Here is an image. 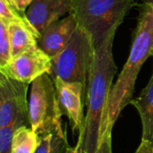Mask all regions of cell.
I'll use <instances>...</instances> for the list:
<instances>
[{
    "label": "cell",
    "mask_w": 153,
    "mask_h": 153,
    "mask_svg": "<svg viewBox=\"0 0 153 153\" xmlns=\"http://www.w3.org/2000/svg\"><path fill=\"white\" fill-rule=\"evenodd\" d=\"M117 28L114 29L96 49L90 74L85 104L87 112L83 134L78 136L76 148L95 153L102 133L108 125V99L117 67L113 56V43Z\"/></svg>",
    "instance_id": "obj_1"
},
{
    "label": "cell",
    "mask_w": 153,
    "mask_h": 153,
    "mask_svg": "<svg viewBox=\"0 0 153 153\" xmlns=\"http://www.w3.org/2000/svg\"><path fill=\"white\" fill-rule=\"evenodd\" d=\"M133 36L131 50L108 99V122L115 126L122 110L130 104L139 72L153 49V6L143 2Z\"/></svg>",
    "instance_id": "obj_2"
},
{
    "label": "cell",
    "mask_w": 153,
    "mask_h": 153,
    "mask_svg": "<svg viewBox=\"0 0 153 153\" xmlns=\"http://www.w3.org/2000/svg\"><path fill=\"white\" fill-rule=\"evenodd\" d=\"M135 3L136 0H73L72 13L98 49L108 35L122 24Z\"/></svg>",
    "instance_id": "obj_3"
},
{
    "label": "cell",
    "mask_w": 153,
    "mask_h": 153,
    "mask_svg": "<svg viewBox=\"0 0 153 153\" xmlns=\"http://www.w3.org/2000/svg\"><path fill=\"white\" fill-rule=\"evenodd\" d=\"M96 49L91 35L78 27L65 48L52 58L50 77L79 82L87 91Z\"/></svg>",
    "instance_id": "obj_4"
},
{
    "label": "cell",
    "mask_w": 153,
    "mask_h": 153,
    "mask_svg": "<svg viewBox=\"0 0 153 153\" xmlns=\"http://www.w3.org/2000/svg\"><path fill=\"white\" fill-rule=\"evenodd\" d=\"M56 87L49 74H44L31 83L29 118L31 129L42 137L62 129Z\"/></svg>",
    "instance_id": "obj_5"
},
{
    "label": "cell",
    "mask_w": 153,
    "mask_h": 153,
    "mask_svg": "<svg viewBox=\"0 0 153 153\" xmlns=\"http://www.w3.org/2000/svg\"><path fill=\"white\" fill-rule=\"evenodd\" d=\"M28 88V83L0 73V128L12 125L30 126Z\"/></svg>",
    "instance_id": "obj_6"
},
{
    "label": "cell",
    "mask_w": 153,
    "mask_h": 153,
    "mask_svg": "<svg viewBox=\"0 0 153 153\" xmlns=\"http://www.w3.org/2000/svg\"><path fill=\"white\" fill-rule=\"evenodd\" d=\"M52 58L39 45L13 56L0 73L25 83H32L44 74H50Z\"/></svg>",
    "instance_id": "obj_7"
},
{
    "label": "cell",
    "mask_w": 153,
    "mask_h": 153,
    "mask_svg": "<svg viewBox=\"0 0 153 153\" xmlns=\"http://www.w3.org/2000/svg\"><path fill=\"white\" fill-rule=\"evenodd\" d=\"M59 108L62 115L67 117L74 134L79 136L83 134L85 117L83 115V105L85 104L87 91L79 82H65L58 77L53 79Z\"/></svg>",
    "instance_id": "obj_8"
},
{
    "label": "cell",
    "mask_w": 153,
    "mask_h": 153,
    "mask_svg": "<svg viewBox=\"0 0 153 153\" xmlns=\"http://www.w3.org/2000/svg\"><path fill=\"white\" fill-rule=\"evenodd\" d=\"M79 27L74 13L50 23L41 34L39 46L51 58L58 55L71 40L74 33Z\"/></svg>",
    "instance_id": "obj_9"
},
{
    "label": "cell",
    "mask_w": 153,
    "mask_h": 153,
    "mask_svg": "<svg viewBox=\"0 0 153 153\" xmlns=\"http://www.w3.org/2000/svg\"><path fill=\"white\" fill-rule=\"evenodd\" d=\"M73 10V0H34L26 15L33 27L41 35L52 22Z\"/></svg>",
    "instance_id": "obj_10"
},
{
    "label": "cell",
    "mask_w": 153,
    "mask_h": 153,
    "mask_svg": "<svg viewBox=\"0 0 153 153\" xmlns=\"http://www.w3.org/2000/svg\"><path fill=\"white\" fill-rule=\"evenodd\" d=\"M130 104L137 109L142 120V141L148 142L153 146V74L138 98L133 99Z\"/></svg>",
    "instance_id": "obj_11"
},
{
    "label": "cell",
    "mask_w": 153,
    "mask_h": 153,
    "mask_svg": "<svg viewBox=\"0 0 153 153\" xmlns=\"http://www.w3.org/2000/svg\"><path fill=\"white\" fill-rule=\"evenodd\" d=\"M7 25L12 58L39 45V37L25 26L17 23H10Z\"/></svg>",
    "instance_id": "obj_12"
},
{
    "label": "cell",
    "mask_w": 153,
    "mask_h": 153,
    "mask_svg": "<svg viewBox=\"0 0 153 153\" xmlns=\"http://www.w3.org/2000/svg\"><path fill=\"white\" fill-rule=\"evenodd\" d=\"M40 137L31 127L21 126L15 129L12 140V153H35Z\"/></svg>",
    "instance_id": "obj_13"
},
{
    "label": "cell",
    "mask_w": 153,
    "mask_h": 153,
    "mask_svg": "<svg viewBox=\"0 0 153 153\" xmlns=\"http://www.w3.org/2000/svg\"><path fill=\"white\" fill-rule=\"evenodd\" d=\"M71 147L67 142L66 126L40 137L35 153H67Z\"/></svg>",
    "instance_id": "obj_14"
},
{
    "label": "cell",
    "mask_w": 153,
    "mask_h": 153,
    "mask_svg": "<svg viewBox=\"0 0 153 153\" xmlns=\"http://www.w3.org/2000/svg\"><path fill=\"white\" fill-rule=\"evenodd\" d=\"M0 20L4 22L6 24L17 23L25 26L35 34H37L39 39L41 35L33 27L28 19L26 13L20 11L12 2V0H0Z\"/></svg>",
    "instance_id": "obj_15"
},
{
    "label": "cell",
    "mask_w": 153,
    "mask_h": 153,
    "mask_svg": "<svg viewBox=\"0 0 153 153\" xmlns=\"http://www.w3.org/2000/svg\"><path fill=\"white\" fill-rule=\"evenodd\" d=\"M12 59L8 25L0 20V67L5 66Z\"/></svg>",
    "instance_id": "obj_16"
},
{
    "label": "cell",
    "mask_w": 153,
    "mask_h": 153,
    "mask_svg": "<svg viewBox=\"0 0 153 153\" xmlns=\"http://www.w3.org/2000/svg\"><path fill=\"white\" fill-rule=\"evenodd\" d=\"M16 125L0 128V153H12V140Z\"/></svg>",
    "instance_id": "obj_17"
},
{
    "label": "cell",
    "mask_w": 153,
    "mask_h": 153,
    "mask_svg": "<svg viewBox=\"0 0 153 153\" xmlns=\"http://www.w3.org/2000/svg\"><path fill=\"white\" fill-rule=\"evenodd\" d=\"M113 126L111 124L108 123V125L106 126L104 132L101 134L100 141L98 146V149L95 153H112V138H111V133Z\"/></svg>",
    "instance_id": "obj_18"
},
{
    "label": "cell",
    "mask_w": 153,
    "mask_h": 153,
    "mask_svg": "<svg viewBox=\"0 0 153 153\" xmlns=\"http://www.w3.org/2000/svg\"><path fill=\"white\" fill-rule=\"evenodd\" d=\"M34 0H12V2L13 3V4L22 12L25 13V10L27 7H29L30 5V4L33 2Z\"/></svg>",
    "instance_id": "obj_19"
},
{
    "label": "cell",
    "mask_w": 153,
    "mask_h": 153,
    "mask_svg": "<svg viewBox=\"0 0 153 153\" xmlns=\"http://www.w3.org/2000/svg\"><path fill=\"white\" fill-rule=\"evenodd\" d=\"M152 147L153 146L150 143L142 141L135 153H152Z\"/></svg>",
    "instance_id": "obj_20"
},
{
    "label": "cell",
    "mask_w": 153,
    "mask_h": 153,
    "mask_svg": "<svg viewBox=\"0 0 153 153\" xmlns=\"http://www.w3.org/2000/svg\"><path fill=\"white\" fill-rule=\"evenodd\" d=\"M67 153H87V152H84V151H82V150H81V149H79V148L74 147V148H70Z\"/></svg>",
    "instance_id": "obj_21"
},
{
    "label": "cell",
    "mask_w": 153,
    "mask_h": 153,
    "mask_svg": "<svg viewBox=\"0 0 153 153\" xmlns=\"http://www.w3.org/2000/svg\"><path fill=\"white\" fill-rule=\"evenodd\" d=\"M144 2L145 3H148V4H152L153 6V0H144Z\"/></svg>",
    "instance_id": "obj_22"
},
{
    "label": "cell",
    "mask_w": 153,
    "mask_h": 153,
    "mask_svg": "<svg viewBox=\"0 0 153 153\" xmlns=\"http://www.w3.org/2000/svg\"><path fill=\"white\" fill-rule=\"evenodd\" d=\"M152 56H153V49H152Z\"/></svg>",
    "instance_id": "obj_23"
},
{
    "label": "cell",
    "mask_w": 153,
    "mask_h": 153,
    "mask_svg": "<svg viewBox=\"0 0 153 153\" xmlns=\"http://www.w3.org/2000/svg\"><path fill=\"white\" fill-rule=\"evenodd\" d=\"M152 153H153V147H152Z\"/></svg>",
    "instance_id": "obj_24"
}]
</instances>
